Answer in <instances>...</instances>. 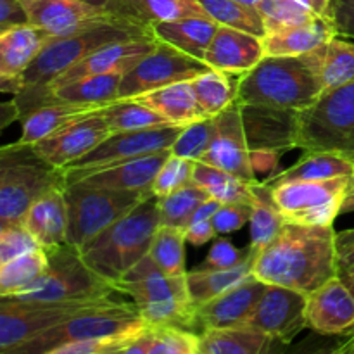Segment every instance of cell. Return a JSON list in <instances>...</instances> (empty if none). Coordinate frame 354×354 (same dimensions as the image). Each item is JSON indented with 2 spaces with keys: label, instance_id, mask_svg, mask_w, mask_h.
<instances>
[{
  "label": "cell",
  "instance_id": "cell-1",
  "mask_svg": "<svg viewBox=\"0 0 354 354\" xmlns=\"http://www.w3.org/2000/svg\"><path fill=\"white\" fill-rule=\"evenodd\" d=\"M335 237L334 225L313 227L287 221L280 234L259 249L252 273L270 286L313 292L339 275Z\"/></svg>",
  "mask_w": 354,
  "mask_h": 354
},
{
  "label": "cell",
  "instance_id": "cell-2",
  "mask_svg": "<svg viewBox=\"0 0 354 354\" xmlns=\"http://www.w3.org/2000/svg\"><path fill=\"white\" fill-rule=\"evenodd\" d=\"M149 37H156L152 26L138 23L128 16H116L100 21V23L92 24V26L69 35V37L52 38L45 45L41 54L35 59L33 64L19 78L0 80V88L3 93L17 95L24 88L45 85L52 78L61 75L62 71L71 68L73 64L85 59L86 55L99 50L104 45Z\"/></svg>",
  "mask_w": 354,
  "mask_h": 354
},
{
  "label": "cell",
  "instance_id": "cell-3",
  "mask_svg": "<svg viewBox=\"0 0 354 354\" xmlns=\"http://www.w3.org/2000/svg\"><path fill=\"white\" fill-rule=\"evenodd\" d=\"M159 225V199L152 194L127 216L82 245V258L93 272L114 286L128 270L149 256Z\"/></svg>",
  "mask_w": 354,
  "mask_h": 354
},
{
  "label": "cell",
  "instance_id": "cell-4",
  "mask_svg": "<svg viewBox=\"0 0 354 354\" xmlns=\"http://www.w3.org/2000/svg\"><path fill=\"white\" fill-rule=\"evenodd\" d=\"M324 92L304 55H265L237 78V102L303 111Z\"/></svg>",
  "mask_w": 354,
  "mask_h": 354
},
{
  "label": "cell",
  "instance_id": "cell-5",
  "mask_svg": "<svg viewBox=\"0 0 354 354\" xmlns=\"http://www.w3.org/2000/svg\"><path fill=\"white\" fill-rule=\"evenodd\" d=\"M114 289L130 297L147 325H173L187 330L199 327L187 275H168L151 256L128 270L114 283Z\"/></svg>",
  "mask_w": 354,
  "mask_h": 354
},
{
  "label": "cell",
  "instance_id": "cell-6",
  "mask_svg": "<svg viewBox=\"0 0 354 354\" xmlns=\"http://www.w3.org/2000/svg\"><path fill=\"white\" fill-rule=\"evenodd\" d=\"M66 187L64 171L35 151L33 144L0 149V227L21 223L28 209L50 190Z\"/></svg>",
  "mask_w": 354,
  "mask_h": 354
},
{
  "label": "cell",
  "instance_id": "cell-7",
  "mask_svg": "<svg viewBox=\"0 0 354 354\" xmlns=\"http://www.w3.org/2000/svg\"><path fill=\"white\" fill-rule=\"evenodd\" d=\"M145 327L147 324L133 303L111 296L78 311L57 327L30 339L10 354H52L68 342L100 337H133Z\"/></svg>",
  "mask_w": 354,
  "mask_h": 354
},
{
  "label": "cell",
  "instance_id": "cell-8",
  "mask_svg": "<svg viewBox=\"0 0 354 354\" xmlns=\"http://www.w3.org/2000/svg\"><path fill=\"white\" fill-rule=\"evenodd\" d=\"M297 149L337 152L354 161V82L324 90L299 111Z\"/></svg>",
  "mask_w": 354,
  "mask_h": 354
},
{
  "label": "cell",
  "instance_id": "cell-9",
  "mask_svg": "<svg viewBox=\"0 0 354 354\" xmlns=\"http://www.w3.org/2000/svg\"><path fill=\"white\" fill-rule=\"evenodd\" d=\"M152 190H123L92 185L83 180L66 185L69 209L68 244L82 248L109 225L127 216Z\"/></svg>",
  "mask_w": 354,
  "mask_h": 354
},
{
  "label": "cell",
  "instance_id": "cell-10",
  "mask_svg": "<svg viewBox=\"0 0 354 354\" xmlns=\"http://www.w3.org/2000/svg\"><path fill=\"white\" fill-rule=\"evenodd\" d=\"M48 266L44 275L24 292L3 296L16 301L95 299L118 292L111 282L93 272L78 248L64 244L47 251Z\"/></svg>",
  "mask_w": 354,
  "mask_h": 354
},
{
  "label": "cell",
  "instance_id": "cell-11",
  "mask_svg": "<svg viewBox=\"0 0 354 354\" xmlns=\"http://www.w3.org/2000/svg\"><path fill=\"white\" fill-rule=\"evenodd\" d=\"M111 297V296H106ZM16 301L0 296V353L10 354L30 339L71 318L78 311L106 299Z\"/></svg>",
  "mask_w": 354,
  "mask_h": 354
},
{
  "label": "cell",
  "instance_id": "cell-12",
  "mask_svg": "<svg viewBox=\"0 0 354 354\" xmlns=\"http://www.w3.org/2000/svg\"><path fill=\"white\" fill-rule=\"evenodd\" d=\"M351 189V176L273 187V197L290 223L332 227Z\"/></svg>",
  "mask_w": 354,
  "mask_h": 354
},
{
  "label": "cell",
  "instance_id": "cell-13",
  "mask_svg": "<svg viewBox=\"0 0 354 354\" xmlns=\"http://www.w3.org/2000/svg\"><path fill=\"white\" fill-rule=\"evenodd\" d=\"M183 127H187V124H162V127L144 128V130L111 133L106 140L100 142L88 154L62 168L66 176V185L76 182L86 173L106 168L114 162L128 161V159L171 149L173 142L176 140Z\"/></svg>",
  "mask_w": 354,
  "mask_h": 354
},
{
  "label": "cell",
  "instance_id": "cell-14",
  "mask_svg": "<svg viewBox=\"0 0 354 354\" xmlns=\"http://www.w3.org/2000/svg\"><path fill=\"white\" fill-rule=\"evenodd\" d=\"M211 69L201 59L178 50L166 41H158L154 50L149 52L133 68L123 73L118 100L135 99L142 93L162 88L178 82H190Z\"/></svg>",
  "mask_w": 354,
  "mask_h": 354
},
{
  "label": "cell",
  "instance_id": "cell-15",
  "mask_svg": "<svg viewBox=\"0 0 354 354\" xmlns=\"http://www.w3.org/2000/svg\"><path fill=\"white\" fill-rule=\"evenodd\" d=\"M306 304L308 294L289 287L268 286L251 317L242 325L270 335L273 341L289 344L308 328Z\"/></svg>",
  "mask_w": 354,
  "mask_h": 354
},
{
  "label": "cell",
  "instance_id": "cell-16",
  "mask_svg": "<svg viewBox=\"0 0 354 354\" xmlns=\"http://www.w3.org/2000/svg\"><path fill=\"white\" fill-rule=\"evenodd\" d=\"M214 121H216L214 138L201 161L225 169L244 182H258L252 168L251 149L245 137L241 104L234 102L218 116H214Z\"/></svg>",
  "mask_w": 354,
  "mask_h": 354
},
{
  "label": "cell",
  "instance_id": "cell-17",
  "mask_svg": "<svg viewBox=\"0 0 354 354\" xmlns=\"http://www.w3.org/2000/svg\"><path fill=\"white\" fill-rule=\"evenodd\" d=\"M30 23L50 37H69L92 24L123 16L109 6H97L86 0H23Z\"/></svg>",
  "mask_w": 354,
  "mask_h": 354
},
{
  "label": "cell",
  "instance_id": "cell-18",
  "mask_svg": "<svg viewBox=\"0 0 354 354\" xmlns=\"http://www.w3.org/2000/svg\"><path fill=\"white\" fill-rule=\"evenodd\" d=\"M158 38H138V40H124V41H113L99 50L92 52L82 59L80 62L73 64L61 75L52 78L50 82L45 85L33 86V88H57V86L71 83L75 80L86 78V76H97V75H109V73H127L128 69L133 68L140 59L158 45Z\"/></svg>",
  "mask_w": 354,
  "mask_h": 354
},
{
  "label": "cell",
  "instance_id": "cell-19",
  "mask_svg": "<svg viewBox=\"0 0 354 354\" xmlns=\"http://www.w3.org/2000/svg\"><path fill=\"white\" fill-rule=\"evenodd\" d=\"M245 137L251 151H272L283 154L297 149L299 111L265 106H242Z\"/></svg>",
  "mask_w": 354,
  "mask_h": 354
},
{
  "label": "cell",
  "instance_id": "cell-20",
  "mask_svg": "<svg viewBox=\"0 0 354 354\" xmlns=\"http://www.w3.org/2000/svg\"><path fill=\"white\" fill-rule=\"evenodd\" d=\"M113 133L104 118L102 109L92 116L80 120L48 137L33 144L35 151L57 168H66L69 162L83 158L102 140Z\"/></svg>",
  "mask_w": 354,
  "mask_h": 354
},
{
  "label": "cell",
  "instance_id": "cell-21",
  "mask_svg": "<svg viewBox=\"0 0 354 354\" xmlns=\"http://www.w3.org/2000/svg\"><path fill=\"white\" fill-rule=\"evenodd\" d=\"M308 328L322 335H349L354 332V294L341 277L327 280L308 294Z\"/></svg>",
  "mask_w": 354,
  "mask_h": 354
},
{
  "label": "cell",
  "instance_id": "cell-22",
  "mask_svg": "<svg viewBox=\"0 0 354 354\" xmlns=\"http://www.w3.org/2000/svg\"><path fill=\"white\" fill-rule=\"evenodd\" d=\"M268 286L270 283L263 282L252 273L237 286L197 308V324L203 330L242 325L251 317L252 310L266 292Z\"/></svg>",
  "mask_w": 354,
  "mask_h": 354
},
{
  "label": "cell",
  "instance_id": "cell-23",
  "mask_svg": "<svg viewBox=\"0 0 354 354\" xmlns=\"http://www.w3.org/2000/svg\"><path fill=\"white\" fill-rule=\"evenodd\" d=\"M265 57L263 38L220 24L204 55L209 68L228 75H244Z\"/></svg>",
  "mask_w": 354,
  "mask_h": 354
},
{
  "label": "cell",
  "instance_id": "cell-24",
  "mask_svg": "<svg viewBox=\"0 0 354 354\" xmlns=\"http://www.w3.org/2000/svg\"><path fill=\"white\" fill-rule=\"evenodd\" d=\"M169 156H171V149H166V151L128 159V161L114 162L106 168L86 173L76 182L83 180V182L92 183V185L107 187V189L152 190V183L158 176L159 168Z\"/></svg>",
  "mask_w": 354,
  "mask_h": 354
},
{
  "label": "cell",
  "instance_id": "cell-25",
  "mask_svg": "<svg viewBox=\"0 0 354 354\" xmlns=\"http://www.w3.org/2000/svg\"><path fill=\"white\" fill-rule=\"evenodd\" d=\"M23 223L33 234L38 244L47 251L68 244L69 209L66 201V187H59L44 194L28 209Z\"/></svg>",
  "mask_w": 354,
  "mask_h": 354
},
{
  "label": "cell",
  "instance_id": "cell-26",
  "mask_svg": "<svg viewBox=\"0 0 354 354\" xmlns=\"http://www.w3.org/2000/svg\"><path fill=\"white\" fill-rule=\"evenodd\" d=\"M54 37L35 24H21L0 33V80H16L30 68Z\"/></svg>",
  "mask_w": 354,
  "mask_h": 354
},
{
  "label": "cell",
  "instance_id": "cell-27",
  "mask_svg": "<svg viewBox=\"0 0 354 354\" xmlns=\"http://www.w3.org/2000/svg\"><path fill=\"white\" fill-rule=\"evenodd\" d=\"M337 37L330 17L318 16L310 23L270 31L263 37L265 55H304Z\"/></svg>",
  "mask_w": 354,
  "mask_h": 354
},
{
  "label": "cell",
  "instance_id": "cell-28",
  "mask_svg": "<svg viewBox=\"0 0 354 354\" xmlns=\"http://www.w3.org/2000/svg\"><path fill=\"white\" fill-rule=\"evenodd\" d=\"M324 90L354 82V40L337 35L304 54Z\"/></svg>",
  "mask_w": 354,
  "mask_h": 354
},
{
  "label": "cell",
  "instance_id": "cell-29",
  "mask_svg": "<svg viewBox=\"0 0 354 354\" xmlns=\"http://www.w3.org/2000/svg\"><path fill=\"white\" fill-rule=\"evenodd\" d=\"M218 26L220 23L211 17L192 16L156 23L152 24V31L158 40L166 41L178 50L204 61V55L216 35Z\"/></svg>",
  "mask_w": 354,
  "mask_h": 354
},
{
  "label": "cell",
  "instance_id": "cell-30",
  "mask_svg": "<svg viewBox=\"0 0 354 354\" xmlns=\"http://www.w3.org/2000/svg\"><path fill=\"white\" fill-rule=\"evenodd\" d=\"M102 107L82 106V104H47L37 107L21 118V137L23 144H37L41 138L69 127L80 120L92 116Z\"/></svg>",
  "mask_w": 354,
  "mask_h": 354
},
{
  "label": "cell",
  "instance_id": "cell-31",
  "mask_svg": "<svg viewBox=\"0 0 354 354\" xmlns=\"http://www.w3.org/2000/svg\"><path fill=\"white\" fill-rule=\"evenodd\" d=\"M306 154L294 166L277 171L266 180L270 187H279L289 182H315L354 175V161L337 152L304 151Z\"/></svg>",
  "mask_w": 354,
  "mask_h": 354
},
{
  "label": "cell",
  "instance_id": "cell-32",
  "mask_svg": "<svg viewBox=\"0 0 354 354\" xmlns=\"http://www.w3.org/2000/svg\"><path fill=\"white\" fill-rule=\"evenodd\" d=\"M273 339L245 325L204 328L199 334V354H266Z\"/></svg>",
  "mask_w": 354,
  "mask_h": 354
},
{
  "label": "cell",
  "instance_id": "cell-33",
  "mask_svg": "<svg viewBox=\"0 0 354 354\" xmlns=\"http://www.w3.org/2000/svg\"><path fill=\"white\" fill-rule=\"evenodd\" d=\"M135 99L158 111L161 116H165L173 124H190L194 121L207 118L197 102L190 82L173 83V85L142 93Z\"/></svg>",
  "mask_w": 354,
  "mask_h": 354
},
{
  "label": "cell",
  "instance_id": "cell-34",
  "mask_svg": "<svg viewBox=\"0 0 354 354\" xmlns=\"http://www.w3.org/2000/svg\"><path fill=\"white\" fill-rule=\"evenodd\" d=\"M107 6L147 26L182 17H209L199 0H109Z\"/></svg>",
  "mask_w": 354,
  "mask_h": 354
},
{
  "label": "cell",
  "instance_id": "cell-35",
  "mask_svg": "<svg viewBox=\"0 0 354 354\" xmlns=\"http://www.w3.org/2000/svg\"><path fill=\"white\" fill-rule=\"evenodd\" d=\"M124 354H199V334L173 325H147Z\"/></svg>",
  "mask_w": 354,
  "mask_h": 354
},
{
  "label": "cell",
  "instance_id": "cell-36",
  "mask_svg": "<svg viewBox=\"0 0 354 354\" xmlns=\"http://www.w3.org/2000/svg\"><path fill=\"white\" fill-rule=\"evenodd\" d=\"M256 254H258V251L251 258L245 259L244 263H241L239 266H234V268L192 270V272H187V287H189L190 299H192V304L196 306V310L199 306H203L204 303H207V301L214 299L216 296L223 294L225 290L237 286L239 282L248 279L249 275H252V266H254Z\"/></svg>",
  "mask_w": 354,
  "mask_h": 354
},
{
  "label": "cell",
  "instance_id": "cell-37",
  "mask_svg": "<svg viewBox=\"0 0 354 354\" xmlns=\"http://www.w3.org/2000/svg\"><path fill=\"white\" fill-rule=\"evenodd\" d=\"M251 190V245L259 251L280 234L287 220L273 197V187H270L266 182H254Z\"/></svg>",
  "mask_w": 354,
  "mask_h": 354
},
{
  "label": "cell",
  "instance_id": "cell-38",
  "mask_svg": "<svg viewBox=\"0 0 354 354\" xmlns=\"http://www.w3.org/2000/svg\"><path fill=\"white\" fill-rule=\"evenodd\" d=\"M48 266L47 249L21 254L0 265V296H16L30 289L45 273Z\"/></svg>",
  "mask_w": 354,
  "mask_h": 354
},
{
  "label": "cell",
  "instance_id": "cell-39",
  "mask_svg": "<svg viewBox=\"0 0 354 354\" xmlns=\"http://www.w3.org/2000/svg\"><path fill=\"white\" fill-rule=\"evenodd\" d=\"M190 83L206 116H218L221 111L237 102V80L232 82V75L228 73L211 68L197 78L190 80Z\"/></svg>",
  "mask_w": 354,
  "mask_h": 354
},
{
  "label": "cell",
  "instance_id": "cell-40",
  "mask_svg": "<svg viewBox=\"0 0 354 354\" xmlns=\"http://www.w3.org/2000/svg\"><path fill=\"white\" fill-rule=\"evenodd\" d=\"M102 114L106 118L107 124L111 127V130H113V133L173 124L165 116H161L158 111L145 106V104H142L137 99L114 100L109 106L102 107Z\"/></svg>",
  "mask_w": 354,
  "mask_h": 354
},
{
  "label": "cell",
  "instance_id": "cell-41",
  "mask_svg": "<svg viewBox=\"0 0 354 354\" xmlns=\"http://www.w3.org/2000/svg\"><path fill=\"white\" fill-rule=\"evenodd\" d=\"M185 230L169 225H159L152 239L149 256L165 273L173 277L187 275L185 268Z\"/></svg>",
  "mask_w": 354,
  "mask_h": 354
},
{
  "label": "cell",
  "instance_id": "cell-42",
  "mask_svg": "<svg viewBox=\"0 0 354 354\" xmlns=\"http://www.w3.org/2000/svg\"><path fill=\"white\" fill-rule=\"evenodd\" d=\"M209 197V192L206 189L194 182L168 194V196L158 197L161 225H169V227H178L185 230L192 220L194 213Z\"/></svg>",
  "mask_w": 354,
  "mask_h": 354
},
{
  "label": "cell",
  "instance_id": "cell-43",
  "mask_svg": "<svg viewBox=\"0 0 354 354\" xmlns=\"http://www.w3.org/2000/svg\"><path fill=\"white\" fill-rule=\"evenodd\" d=\"M201 6L211 19L223 26L248 31L256 37H265L266 28L256 6L237 2V0H199Z\"/></svg>",
  "mask_w": 354,
  "mask_h": 354
},
{
  "label": "cell",
  "instance_id": "cell-44",
  "mask_svg": "<svg viewBox=\"0 0 354 354\" xmlns=\"http://www.w3.org/2000/svg\"><path fill=\"white\" fill-rule=\"evenodd\" d=\"M256 9L261 14L266 33L310 23L318 17V14L296 0H259Z\"/></svg>",
  "mask_w": 354,
  "mask_h": 354
},
{
  "label": "cell",
  "instance_id": "cell-45",
  "mask_svg": "<svg viewBox=\"0 0 354 354\" xmlns=\"http://www.w3.org/2000/svg\"><path fill=\"white\" fill-rule=\"evenodd\" d=\"M214 131H216L214 116L203 118V120L187 124L180 131L176 140L173 142L171 154L185 159H192V161H201L203 156L207 152V149L211 147Z\"/></svg>",
  "mask_w": 354,
  "mask_h": 354
},
{
  "label": "cell",
  "instance_id": "cell-46",
  "mask_svg": "<svg viewBox=\"0 0 354 354\" xmlns=\"http://www.w3.org/2000/svg\"><path fill=\"white\" fill-rule=\"evenodd\" d=\"M194 165L192 159L180 158V156H169L162 166L159 168L158 176L152 183V192L156 197H165L182 187L194 182Z\"/></svg>",
  "mask_w": 354,
  "mask_h": 354
},
{
  "label": "cell",
  "instance_id": "cell-47",
  "mask_svg": "<svg viewBox=\"0 0 354 354\" xmlns=\"http://www.w3.org/2000/svg\"><path fill=\"white\" fill-rule=\"evenodd\" d=\"M38 248L41 245L23 221L0 227V265Z\"/></svg>",
  "mask_w": 354,
  "mask_h": 354
},
{
  "label": "cell",
  "instance_id": "cell-48",
  "mask_svg": "<svg viewBox=\"0 0 354 354\" xmlns=\"http://www.w3.org/2000/svg\"><path fill=\"white\" fill-rule=\"evenodd\" d=\"M258 249L252 248L251 244L244 249H239L232 244L228 239H216L214 244L211 245L206 259L201 265H197L194 270H227L239 266L245 259L251 258Z\"/></svg>",
  "mask_w": 354,
  "mask_h": 354
},
{
  "label": "cell",
  "instance_id": "cell-49",
  "mask_svg": "<svg viewBox=\"0 0 354 354\" xmlns=\"http://www.w3.org/2000/svg\"><path fill=\"white\" fill-rule=\"evenodd\" d=\"M220 206L221 203L214 199V197H209V199L204 201V203L201 204L199 209L194 213L189 227L185 228L187 244H192L199 248V245L207 244V242L213 241L214 237H218L213 225V216Z\"/></svg>",
  "mask_w": 354,
  "mask_h": 354
},
{
  "label": "cell",
  "instance_id": "cell-50",
  "mask_svg": "<svg viewBox=\"0 0 354 354\" xmlns=\"http://www.w3.org/2000/svg\"><path fill=\"white\" fill-rule=\"evenodd\" d=\"M252 203L239 201V203H223L213 216L214 230L218 235L234 234L241 230L245 223H251Z\"/></svg>",
  "mask_w": 354,
  "mask_h": 354
},
{
  "label": "cell",
  "instance_id": "cell-51",
  "mask_svg": "<svg viewBox=\"0 0 354 354\" xmlns=\"http://www.w3.org/2000/svg\"><path fill=\"white\" fill-rule=\"evenodd\" d=\"M137 337H100V339H83L73 341L61 346L52 354H118L124 353V349Z\"/></svg>",
  "mask_w": 354,
  "mask_h": 354
},
{
  "label": "cell",
  "instance_id": "cell-52",
  "mask_svg": "<svg viewBox=\"0 0 354 354\" xmlns=\"http://www.w3.org/2000/svg\"><path fill=\"white\" fill-rule=\"evenodd\" d=\"M330 19L337 35L354 40V0H332Z\"/></svg>",
  "mask_w": 354,
  "mask_h": 354
},
{
  "label": "cell",
  "instance_id": "cell-53",
  "mask_svg": "<svg viewBox=\"0 0 354 354\" xmlns=\"http://www.w3.org/2000/svg\"><path fill=\"white\" fill-rule=\"evenodd\" d=\"M21 24H30L23 0H0V33Z\"/></svg>",
  "mask_w": 354,
  "mask_h": 354
},
{
  "label": "cell",
  "instance_id": "cell-54",
  "mask_svg": "<svg viewBox=\"0 0 354 354\" xmlns=\"http://www.w3.org/2000/svg\"><path fill=\"white\" fill-rule=\"evenodd\" d=\"M335 251H337L339 273L354 266V228L337 234V237H335Z\"/></svg>",
  "mask_w": 354,
  "mask_h": 354
},
{
  "label": "cell",
  "instance_id": "cell-55",
  "mask_svg": "<svg viewBox=\"0 0 354 354\" xmlns=\"http://www.w3.org/2000/svg\"><path fill=\"white\" fill-rule=\"evenodd\" d=\"M280 156L282 154L272 151H251V161L256 175L258 173H266L270 176L275 175Z\"/></svg>",
  "mask_w": 354,
  "mask_h": 354
},
{
  "label": "cell",
  "instance_id": "cell-56",
  "mask_svg": "<svg viewBox=\"0 0 354 354\" xmlns=\"http://www.w3.org/2000/svg\"><path fill=\"white\" fill-rule=\"evenodd\" d=\"M296 2H299V3H303V6H306L308 9H311L315 14H318V16L330 17V3H332V0H296Z\"/></svg>",
  "mask_w": 354,
  "mask_h": 354
},
{
  "label": "cell",
  "instance_id": "cell-57",
  "mask_svg": "<svg viewBox=\"0 0 354 354\" xmlns=\"http://www.w3.org/2000/svg\"><path fill=\"white\" fill-rule=\"evenodd\" d=\"M335 353L339 354H354V334L348 337V341H344L342 344H339L335 348Z\"/></svg>",
  "mask_w": 354,
  "mask_h": 354
},
{
  "label": "cell",
  "instance_id": "cell-58",
  "mask_svg": "<svg viewBox=\"0 0 354 354\" xmlns=\"http://www.w3.org/2000/svg\"><path fill=\"white\" fill-rule=\"evenodd\" d=\"M346 213H354V187L349 189L348 196H346L344 199V204H342L341 214H346Z\"/></svg>",
  "mask_w": 354,
  "mask_h": 354
},
{
  "label": "cell",
  "instance_id": "cell-59",
  "mask_svg": "<svg viewBox=\"0 0 354 354\" xmlns=\"http://www.w3.org/2000/svg\"><path fill=\"white\" fill-rule=\"evenodd\" d=\"M339 277H341L342 280H344L346 286L349 287V290L354 294V266H351V268H348L346 272H341L339 273ZM354 334V332H353Z\"/></svg>",
  "mask_w": 354,
  "mask_h": 354
},
{
  "label": "cell",
  "instance_id": "cell-60",
  "mask_svg": "<svg viewBox=\"0 0 354 354\" xmlns=\"http://www.w3.org/2000/svg\"><path fill=\"white\" fill-rule=\"evenodd\" d=\"M86 2L97 3V6H107V3H109V0H86Z\"/></svg>",
  "mask_w": 354,
  "mask_h": 354
},
{
  "label": "cell",
  "instance_id": "cell-61",
  "mask_svg": "<svg viewBox=\"0 0 354 354\" xmlns=\"http://www.w3.org/2000/svg\"><path fill=\"white\" fill-rule=\"evenodd\" d=\"M237 2H242V3H248V6H256V3L259 2V0H237Z\"/></svg>",
  "mask_w": 354,
  "mask_h": 354
},
{
  "label": "cell",
  "instance_id": "cell-62",
  "mask_svg": "<svg viewBox=\"0 0 354 354\" xmlns=\"http://www.w3.org/2000/svg\"><path fill=\"white\" fill-rule=\"evenodd\" d=\"M351 187H354V175L351 176Z\"/></svg>",
  "mask_w": 354,
  "mask_h": 354
}]
</instances>
